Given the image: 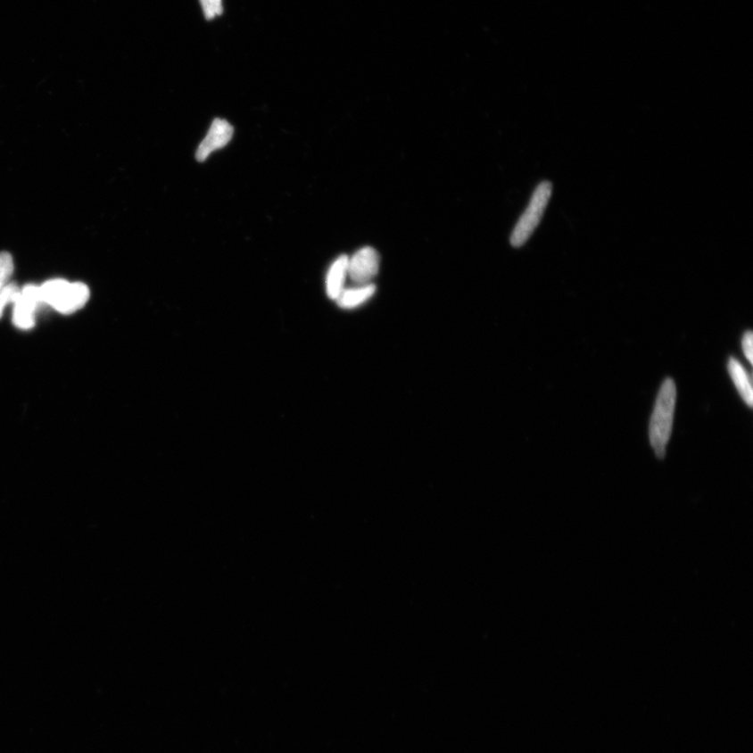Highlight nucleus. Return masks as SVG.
I'll list each match as a JSON object with an SVG mask.
<instances>
[{"label":"nucleus","mask_w":753,"mask_h":753,"mask_svg":"<svg viewBox=\"0 0 753 753\" xmlns=\"http://www.w3.org/2000/svg\"><path fill=\"white\" fill-rule=\"evenodd\" d=\"M676 398L675 382L671 378H666L660 387L658 399H656L649 427L650 443H651L656 457L660 459L665 458L666 445L672 434Z\"/></svg>","instance_id":"1"},{"label":"nucleus","mask_w":753,"mask_h":753,"mask_svg":"<svg viewBox=\"0 0 753 753\" xmlns=\"http://www.w3.org/2000/svg\"><path fill=\"white\" fill-rule=\"evenodd\" d=\"M45 305L70 315L87 305L90 291L83 283H70L62 278L51 279L40 286Z\"/></svg>","instance_id":"2"},{"label":"nucleus","mask_w":753,"mask_h":753,"mask_svg":"<svg viewBox=\"0 0 753 753\" xmlns=\"http://www.w3.org/2000/svg\"><path fill=\"white\" fill-rule=\"evenodd\" d=\"M552 194V185L550 181H543L540 184L531 198L525 211L519 219L511 236V244L514 247H521L525 244L528 239L542 222V216L548 206Z\"/></svg>","instance_id":"3"},{"label":"nucleus","mask_w":753,"mask_h":753,"mask_svg":"<svg viewBox=\"0 0 753 753\" xmlns=\"http://www.w3.org/2000/svg\"><path fill=\"white\" fill-rule=\"evenodd\" d=\"M42 305H45V302L42 301L40 286L27 285L21 290L20 295L13 303L15 327L21 330L32 329L35 326V314Z\"/></svg>","instance_id":"4"},{"label":"nucleus","mask_w":753,"mask_h":753,"mask_svg":"<svg viewBox=\"0 0 753 753\" xmlns=\"http://www.w3.org/2000/svg\"><path fill=\"white\" fill-rule=\"evenodd\" d=\"M379 267L378 252L373 247H363L353 257L349 258L348 277L358 286L368 285L378 275Z\"/></svg>","instance_id":"5"},{"label":"nucleus","mask_w":753,"mask_h":753,"mask_svg":"<svg viewBox=\"0 0 753 753\" xmlns=\"http://www.w3.org/2000/svg\"><path fill=\"white\" fill-rule=\"evenodd\" d=\"M234 128L228 120L222 119H216L212 121L208 135L203 141L200 143L196 151V160L203 162L208 160V157L217 150H220L230 142L233 138Z\"/></svg>","instance_id":"6"},{"label":"nucleus","mask_w":753,"mask_h":753,"mask_svg":"<svg viewBox=\"0 0 753 753\" xmlns=\"http://www.w3.org/2000/svg\"><path fill=\"white\" fill-rule=\"evenodd\" d=\"M348 256H340L334 261L327 273V294L333 301H336L344 289L345 278L348 277Z\"/></svg>","instance_id":"7"},{"label":"nucleus","mask_w":753,"mask_h":753,"mask_svg":"<svg viewBox=\"0 0 753 753\" xmlns=\"http://www.w3.org/2000/svg\"><path fill=\"white\" fill-rule=\"evenodd\" d=\"M728 373H730L734 385L740 393L741 398L744 402L752 407L753 405V391L751 386V379L747 370L739 360L731 357L728 361Z\"/></svg>","instance_id":"8"},{"label":"nucleus","mask_w":753,"mask_h":753,"mask_svg":"<svg viewBox=\"0 0 753 753\" xmlns=\"http://www.w3.org/2000/svg\"><path fill=\"white\" fill-rule=\"evenodd\" d=\"M375 294L376 286L373 284L360 285V286L355 288H344L335 302L342 309H356L372 299Z\"/></svg>","instance_id":"9"},{"label":"nucleus","mask_w":753,"mask_h":753,"mask_svg":"<svg viewBox=\"0 0 753 753\" xmlns=\"http://www.w3.org/2000/svg\"><path fill=\"white\" fill-rule=\"evenodd\" d=\"M14 271L13 258L9 252L0 253V290L7 286Z\"/></svg>","instance_id":"10"},{"label":"nucleus","mask_w":753,"mask_h":753,"mask_svg":"<svg viewBox=\"0 0 753 753\" xmlns=\"http://www.w3.org/2000/svg\"><path fill=\"white\" fill-rule=\"evenodd\" d=\"M20 294L21 289L14 283H9L7 286L0 290V319L3 317L5 306H8L9 303H14Z\"/></svg>","instance_id":"11"},{"label":"nucleus","mask_w":753,"mask_h":753,"mask_svg":"<svg viewBox=\"0 0 753 753\" xmlns=\"http://www.w3.org/2000/svg\"><path fill=\"white\" fill-rule=\"evenodd\" d=\"M206 20L211 21L223 13L222 0H200Z\"/></svg>","instance_id":"12"},{"label":"nucleus","mask_w":753,"mask_h":753,"mask_svg":"<svg viewBox=\"0 0 753 753\" xmlns=\"http://www.w3.org/2000/svg\"><path fill=\"white\" fill-rule=\"evenodd\" d=\"M753 334L751 331H747L744 333V336L742 339V349L744 352V355L751 364L753 362Z\"/></svg>","instance_id":"13"}]
</instances>
